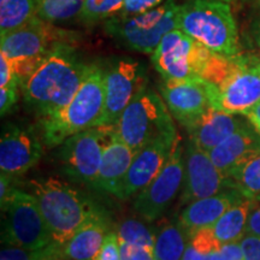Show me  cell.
Wrapping results in <instances>:
<instances>
[{
  "label": "cell",
  "instance_id": "obj_41",
  "mask_svg": "<svg viewBox=\"0 0 260 260\" xmlns=\"http://www.w3.org/2000/svg\"><path fill=\"white\" fill-rule=\"evenodd\" d=\"M182 260H209V255L201 254V253L198 252L190 243H188L186 252H184Z\"/></svg>",
  "mask_w": 260,
  "mask_h": 260
},
{
  "label": "cell",
  "instance_id": "obj_36",
  "mask_svg": "<svg viewBox=\"0 0 260 260\" xmlns=\"http://www.w3.org/2000/svg\"><path fill=\"white\" fill-rule=\"evenodd\" d=\"M119 245H121L122 260H155L153 251L128 245V243H119Z\"/></svg>",
  "mask_w": 260,
  "mask_h": 260
},
{
  "label": "cell",
  "instance_id": "obj_39",
  "mask_svg": "<svg viewBox=\"0 0 260 260\" xmlns=\"http://www.w3.org/2000/svg\"><path fill=\"white\" fill-rule=\"evenodd\" d=\"M246 235L260 237V201L253 200L252 209L248 217V222H247Z\"/></svg>",
  "mask_w": 260,
  "mask_h": 260
},
{
  "label": "cell",
  "instance_id": "obj_12",
  "mask_svg": "<svg viewBox=\"0 0 260 260\" xmlns=\"http://www.w3.org/2000/svg\"><path fill=\"white\" fill-rule=\"evenodd\" d=\"M211 107L230 115H243L260 102V75L241 60L222 82H207Z\"/></svg>",
  "mask_w": 260,
  "mask_h": 260
},
{
  "label": "cell",
  "instance_id": "obj_15",
  "mask_svg": "<svg viewBox=\"0 0 260 260\" xmlns=\"http://www.w3.org/2000/svg\"><path fill=\"white\" fill-rule=\"evenodd\" d=\"M42 142L34 133L15 124L4 126L0 139V170L11 177L24 175L38 164Z\"/></svg>",
  "mask_w": 260,
  "mask_h": 260
},
{
  "label": "cell",
  "instance_id": "obj_31",
  "mask_svg": "<svg viewBox=\"0 0 260 260\" xmlns=\"http://www.w3.org/2000/svg\"><path fill=\"white\" fill-rule=\"evenodd\" d=\"M189 243L198 252L205 255L211 254V253L217 251L222 246L218 240L216 239L211 228H204V229L195 232L190 236Z\"/></svg>",
  "mask_w": 260,
  "mask_h": 260
},
{
  "label": "cell",
  "instance_id": "obj_20",
  "mask_svg": "<svg viewBox=\"0 0 260 260\" xmlns=\"http://www.w3.org/2000/svg\"><path fill=\"white\" fill-rule=\"evenodd\" d=\"M260 152V136L255 130L246 124L230 135L217 147L211 149L209 155L213 164L223 174H229Z\"/></svg>",
  "mask_w": 260,
  "mask_h": 260
},
{
  "label": "cell",
  "instance_id": "obj_6",
  "mask_svg": "<svg viewBox=\"0 0 260 260\" xmlns=\"http://www.w3.org/2000/svg\"><path fill=\"white\" fill-rule=\"evenodd\" d=\"M115 130L135 153L157 140L178 136L164 99L147 86L126 106Z\"/></svg>",
  "mask_w": 260,
  "mask_h": 260
},
{
  "label": "cell",
  "instance_id": "obj_3",
  "mask_svg": "<svg viewBox=\"0 0 260 260\" xmlns=\"http://www.w3.org/2000/svg\"><path fill=\"white\" fill-rule=\"evenodd\" d=\"M105 73L93 65L73 99L58 111L41 117L42 141L46 147H57L70 136L99 125L105 104Z\"/></svg>",
  "mask_w": 260,
  "mask_h": 260
},
{
  "label": "cell",
  "instance_id": "obj_40",
  "mask_svg": "<svg viewBox=\"0 0 260 260\" xmlns=\"http://www.w3.org/2000/svg\"><path fill=\"white\" fill-rule=\"evenodd\" d=\"M242 116H245L247 121L249 122V124L253 129L255 130V133L260 136V102L249 109L248 111L243 113Z\"/></svg>",
  "mask_w": 260,
  "mask_h": 260
},
{
  "label": "cell",
  "instance_id": "obj_9",
  "mask_svg": "<svg viewBox=\"0 0 260 260\" xmlns=\"http://www.w3.org/2000/svg\"><path fill=\"white\" fill-rule=\"evenodd\" d=\"M2 242L6 247L42 249L53 242L46 220L34 195L16 188L2 205Z\"/></svg>",
  "mask_w": 260,
  "mask_h": 260
},
{
  "label": "cell",
  "instance_id": "obj_13",
  "mask_svg": "<svg viewBox=\"0 0 260 260\" xmlns=\"http://www.w3.org/2000/svg\"><path fill=\"white\" fill-rule=\"evenodd\" d=\"M146 84L145 69L135 60H119L105 73V104L98 126H115L126 106Z\"/></svg>",
  "mask_w": 260,
  "mask_h": 260
},
{
  "label": "cell",
  "instance_id": "obj_29",
  "mask_svg": "<svg viewBox=\"0 0 260 260\" xmlns=\"http://www.w3.org/2000/svg\"><path fill=\"white\" fill-rule=\"evenodd\" d=\"M125 0H84L80 18L86 23H95L122 12Z\"/></svg>",
  "mask_w": 260,
  "mask_h": 260
},
{
  "label": "cell",
  "instance_id": "obj_11",
  "mask_svg": "<svg viewBox=\"0 0 260 260\" xmlns=\"http://www.w3.org/2000/svg\"><path fill=\"white\" fill-rule=\"evenodd\" d=\"M184 180V149L180 136L175 140L164 168L134 201V209L147 222L158 219L176 198Z\"/></svg>",
  "mask_w": 260,
  "mask_h": 260
},
{
  "label": "cell",
  "instance_id": "obj_35",
  "mask_svg": "<svg viewBox=\"0 0 260 260\" xmlns=\"http://www.w3.org/2000/svg\"><path fill=\"white\" fill-rule=\"evenodd\" d=\"M161 2L162 0H125L121 16L129 17V16L142 14V12L157 8V6L160 5Z\"/></svg>",
  "mask_w": 260,
  "mask_h": 260
},
{
  "label": "cell",
  "instance_id": "obj_1",
  "mask_svg": "<svg viewBox=\"0 0 260 260\" xmlns=\"http://www.w3.org/2000/svg\"><path fill=\"white\" fill-rule=\"evenodd\" d=\"M92 68L69 44L56 45L22 81L24 102L40 118L58 111L75 96Z\"/></svg>",
  "mask_w": 260,
  "mask_h": 260
},
{
  "label": "cell",
  "instance_id": "obj_7",
  "mask_svg": "<svg viewBox=\"0 0 260 260\" xmlns=\"http://www.w3.org/2000/svg\"><path fill=\"white\" fill-rule=\"evenodd\" d=\"M180 9L181 5L175 0H167L142 14L109 18L105 22V30L122 46L152 54L165 35L177 29Z\"/></svg>",
  "mask_w": 260,
  "mask_h": 260
},
{
  "label": "cell",
  "instance_id": "obj_38",
  "mask_svg": "<svg viewBox=\"0 0 260 260\" xmlns=\"http://www.w3.org/2000/svg\"><path fill=\"white\" fill-rule=\"evenodd\" d=\"M19 89L21 88L0 87V113L2 116H5L17 103Z\"/></svg>",
  "mask_w": 260,
  "mask_h": 260
},
{
  "label": "cell",
  "instance_id": "obj_25",
  "mask_svg": "<svg viewBox=\"0 0 260 260\" xmlns=\"http://www.w3.org/2000/svg\"><path fill=\"white\" fill-rule=\"evenodd\" d=\"M38 0H0V34L23 27L37 17Z\"/></svg>",
  "mask_w": 260,
  "mask_h": 260
},
{
  "label": "cell",
  "instance_id": "obj_43",
  "mask_svg": "<svg viewBox=\"0 0 260 260\" xmlns=\"http://www.w3.org/2000/svg\"><path fill=\"white\" fill-rule=\"evenodd\" d=\"M253 67H254V69L258 71V74L260 75V61H259V63H255L254 65H253Z\"/></svg>",
  "mask_w": 260,
  "mask_h": 260
},
{
  "label": "cell",
  "instance_id": "obj_23",
  "mask_svg": "<svg viewBox=\"0 0 260 260\" xmlns=\"http://www.w3.org/2000/svg\"><path fill=\"white\" fill-rule=\"evenodd\" d=\"M252 205L253 200L243 198L241 201L230 207L213 226H211L220 245L240 242L243 239L247 233V222Z\"/></svg>",
  "mask_w": 260,
  "mask_h": 260
},
{
  "label": "cell",
  "instance_id": "obj_32",
  "mask_svg": "<svg viewBox=\"0 0 260 260\" xmlns=\"http://www.w3.org/2000/svg\"><path fill=\"white\" fill-rule=\"evenodd\" d=\"M0 87L21 88V80L14 64L2 53H0Z\"/></svg>",
  "mask_w": 260,
  "mask_h": 260
},
{
  "label": "cell",
  "instance_id": "obj_5",
  "mask_svg": "<svg viewBox=\"0 0 260 260\" xmlns=\"http://www.w3.org/2000/svg\"><path fill=\"white\" fill-rule=\"evenodd\" d=\"M177 29L214 53L239 56V34L228 3L193 0L181 5Z\"/></svg>",
  "mask_w": 260,
  "mask_h": 260
},
{
  "label": "cell",
  "instance_id": "obj_2",
  "mask_svg": "<svg viewBox=\"0 0 260 260\" xmlns=\"http://www.w3.org/2000/svg\"><path fill=\"white\" fill-rule=\"evenodd\" d=\"M151 59L164 81L199 79L213 84L222 82L239 65L237 57L214 53L180 29L165 35Z\"/></svg>",
  "mask_w": 260,
  "mask_h": 260
},
{
  "label": "cell",
  "instance_id": "obj_17",
  "mask_svg": "<svg viewBox=\"0 0 260 260\" xmlns=\"http://www.w3.org/2000/svg\"><path fill=\"white\" fill-rule=\"evenodd\" d=\"M176 139L157 140L135 154L119 191V199H128L140 193L157 177L164 168Z\"/></svg>",
  "mask_w": 260,
  "mask_h": 260
},
{
  "label": "cell",
  "instance_id": "obj_27",
  "mask_svg": "<svg viewBox=\"0 0 260 260\" xmlns=\"http://www.w3.org/2000/svg\"><path fill=\"white\" fill-rule=\"evenodd\" d=\"M83 4L84 0H38L37 17L48 23L69 21L80 17Z\"/></svg>",
  "mask_w": 260,
  "mask_h": 260
},
{
  "label": "cell",
  "instance_id": "obj_24",
  "mask_svg": "<svg viewBox=\"0 0 260 260\" xmlns=\"http://www.w3.org/2000/svg\"><path fill=\"white\" fill-rule=\"evenodd\" d=\"M190 237L180 222L162 225L155 236V260H182Z\"/></svg>",
  "mask_w": 260,
  "mask_h": 260
},
{
  "label": "cell",
  "instance_id": "obj_18",
  "mask_svg": "<svg viewBox=\"0 0 260 260\" xmlns=\"http://www.w3.org/2000/svg\"><path fill=\"white\" fill-rule=\"evenodd\" d=\"M135 154V152L117 135L115 126H112L104 146L102 162L94 188L118 198Z\"/></svg>",
  "mask_w": 260,
  "mask_h": 260
},
{
  "label": "cell",
  "instance_id": "obj_21",
  "mask_svg": "<svg viewBox=\"0 0 260 260\" xmlns=\"http://www.w3.org/2000/svg\"><path fill=\"white\" fill-rule=\"evenodd\" d=\"M243 125L245 124L236 115L211 107L194 124L187 128V132L189 133L190 141L209 153L211 149L222 144Z\"/></svg>",
  "mask_w": 260,
  "mask_h": 260
},
{
  "label": "cell",
  "instance_id": "obj_30",
  "mask_svg": "<svg viewBox=\"0 0 260 260\" xmlns=\"http://www.w3.org/2000/svg\"><path fill=\"white\" fill-rule=\"evenodd\" d=\"M0 260H64L61 247L52 242L42 249H24L18 247H5L0 253Z\"/></svg>",
  "mask_w": 260,
  "mask_h": 260
},
{
  "label": "cell",
  "instance_id": "obj_14",
  "mask_svg": "<svg viewBox=\"0 0 260 260\" xmlns=\"http://www.w3.org/2000/svg\"><path fill=\"white\" fill-rule=\"evenodd\" d=\"M230 189H235L233 181L213 164L207 152L188 140L184 149V180L181 203L188 205Z\"/></svg>",
  "mask_w": 260,
  "mask_h": 260
},
{
  "label": "cell",
  "instance_id": "obj_10",
  "mask_svg": "<svg viewBox=\"0 0 260 260\" xmlns=\"http://www.w3.org/2000/svg\"><path fill=\"white\" fill-rule=\"evenodd\" d=\"M112 126H94L67 139L59 158L65 174L73 180L95 187L104 146Z\"/></svg>",
  "mask_w": 260,
  "mask_h": 260
},
{
  "label": "cell",
  "instance_id": "obj_37",
  "mask_svg": "<svg viewBox=\"0 0 260 260\" xmlns=\"http://www.w3.org/2000/svg\"><path fill=\"white\" fill-rule=\"evenodd\" d=\"M240 243L245 260H260V237L245 235Z\"/></svg>",
  "mask_w": 260,
  "mask_h": 260
},
{
  "label": "cell",
  "instance_id": "obj_42",
  "mask_svg": "<svg viewBox=\"0 0 260 260\" xmlns=\"http://www.w3.org/2000/svg\"><path fill=\"white\" fill-rule=\"evenodd\" d=\"M252 32H253V38H254L256 45H258V48L260 50V15L256 16L254 21H253Z\"/></svg>",
  "mask_w": 260,
  "mask_h": 260
},
{
  "label": "cell",
  "instance_id": "obj_8",
  "mask_svg": "<svg viewBox=\"0 0 260 260\" xmlns=\"http://www.w3.org/2000/svg\"><path fill=\"white\" fill-rule=\"evenodd\" d=\"M73 35L35 17L23 27L2 35L0 53L14 64L22 83L52 48L58 44H69Z\"/></svg>",
  "mask_w": 260,
  "mask_h": 260
},
{
  "label": "cell",
  "instance_id": "obj_19",
  "mask_svg": "<svg viewBox=\"0 0 260 260\" xmlns=\"http://www.w3.org/2000/svg\"><path fill=\"white\" fill-rule=\"evenodd\" d=\"M243 198L246 197L239 190L230 189L195 200L184 207L178 217V222L190 237L198 230L213 226L230 207L241 201Z\"/></svg>",
  "mask_w": 260,
  "mask_h": 260
},
{
  "label": "cell",
  "instance_id": "obj_26",
  "mask_svg": "<svg viewBox=\"0 0 260 260\" xmlns=\"http://www.w3.org/2000/svg\"><path fill=\"white\" fill-rule=\"evenodd\" d=\"M233 186L248 199L260 201V152L229 174Z\"/></svg>",
  "mask_w": 260,
  "mask_h": 260
},
{
  "label": "cell",
  "instance_id": "obj_22",
  "mask_svg": "<svg viewBox=\"0 0 260 260\" xmlns=\"http://www.w3.org/2000/svg\"><path fill=\"white\" fill-rule=\"evenodd\" d=\"M109 233L107 222L96 211L61 247L64 260H94Z\"/></svg>",
  "mask_w": 260,
  "mask_h": 260
},
{
  "label": "cell",
  "instance_id": "obj_45",
  "mask_svg": "<svg viewBox=\"0 0 260 260\" xmlns=\"http://www.w3.org/2000/svg\"><path fill=\"white\" fill-rule=\"evenodd\" d=\"M218 2H223V3H232L233 0H218Z\"/></svg>",
  "mask_w": 260,
  "mask_h": 260
},
{
  "label": "cell",
  "instance_id": "obj_4",
  "mask_svg": "<svg viewBox=\"0 0 260 260\" xmlns=\"http://www.w3.org/2000/svg\"><path fill=\"white\" fill-rule=\"evenodd\" d=\"M28 187L37 199L53 242L60 247L98 211L79 190L59 178L30 180Z\"/></svg>",
  "mask_w": 260,
  "mask_h": 260
},
{
  "label": "cell",
  "instance_id": "obj_44",
  "mask_svg": "<svg viewBox=\"0 0 260 260\" xmlns=\"http://www.w3.org/2000/svg\"><path fill=\"white\" fill-rule=\"evenodd\" d=\"M245 2H251V3H255V4L260 5V0H245Z\"/></svg>",
  "mask_w": 260,
  "mask_h": 260
},
{
  "label": "cell",
  "instance_id": "obj_16",
  "mask_svg": "<svg viewBox=\"0 0 260 260\" xmlns=\"http://www.w3.org/2000/svg\"><path fill=\"white\" fill-rule=\"evenodd\" d=\"M160 92L169 111L186 129L211 109L209 88L204 80L164 81Z\"/></svg>",
  "mask_w": 260,
  "mask_h": 260
},
{
  "label": "cell",
  "instance_id": "obj_33",
  "mask_svg": "<svg viewBox=\"0 0 260 260\" xmlns=\"http://www.w3.org/2000/svg\"><path fill=\"white\" fill-rule=\"evenodd\" d=\"M94 260H122L121 245L116 233H109Z\"/></svg>",
  "mask_w": 260,
  "mask_h": 260
},
{
  "label": "cell",
  "instance_id": "obj_34",
  "mask_svg": "<svg viewBox=\"0 0 260 260\" xmlns=\"http://www.w3.org/2000/svg\"><path fill=\"white\" fill-rule=\"evenodd\" d=\"M209 260H245L240 242L225 243L209 254Z\"/></svg>",
  "mask_w": 260,
  "mask_h": 260
},
{
  "label": "cell",
  "instance_id": "obj_28",
  "mask_svg": "<svg viewBox=\"0 0 260 260\" xmlns=\"http://www.w3.org/2000/svg\"><path fill=\"white\" fill-rule=\"evenodd\" d=\"M119 243L138 246L141 248L153 251L155 243L154 233L148 225L136 219H126L118 226L117 232Z\"/></svg>",
  "mask_w": 260,
  "mask_h": 260
}]
</instances>
